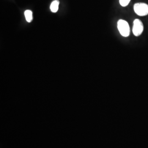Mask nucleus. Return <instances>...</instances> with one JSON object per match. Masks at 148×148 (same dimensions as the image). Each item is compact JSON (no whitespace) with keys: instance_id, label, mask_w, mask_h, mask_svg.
Listing matches in <instances>:
<instances>
[{"instance_id":"obj_6","label":"nucleus","mask_w":148,"mask_h":148,"mask_svg":"<svg viewBox=\"0 0 148 148\" xmlns=\"http://www.w3.org/2000/svg\"><path fill=\"white\" fill-rule=\"evenodd\" d=\"M131 0H120V4L122 7H126L129 3L130 2Z\"/></svg>"},{"instance_id":"obj_3","label":"nucleus","mask_w":148,"mask_h":148,"mask_svg":"<svg viewBox=\"0 0 148 148\" xmlns=\"http://www.w3.org/2000/svg\"><path fill=\"white\" fill-rule=\"evenodd\" d=\"M144 31V25L140 20L136 19L133 21L132 32L135 36H139L143 33Z\"/></svg>"},{"instance_id":"obj_1","label":"nucleus","mask_w":148,"mask_h":148,"mask_svg":"<svg viewBox=\"0 0 148 148\" xmlns=\"http://www.w3.org/2000/svg\"><path fill=\"white\" fill-rule=\"evenodd\" d=\"M117 28L122 36L126 37L130 35V27L127 21L120 19L117 22Z\"/></svg>"},{"instance_id":"obj_5","label":"nucleus","mask_w":148,"mask_h":148,"mask_svg":"<svg viewBox=\"0 0 148 148\" xmlns=\"http://www.w3.org/2000/svg\"><path fill=\"white\" fill-rule=\"evenodd\" d=\"M24 15L27 22L30 23L32 20V12L30 10H26L24 12Z\"/></svg>"},{"instance_id":"obj_4","label":"nucleus","mask_w":148,"mask_h":148,"mask_svg":"<svg viewBox=\"0 0 148 148\" xmlns=\"http://www.w3.org/2000/svg\"><path fill=\"white\" fill-rule=\"evenodd\" d=\"M59 5V1L58 0L53 1L50 6V9L51 11L53 13L57 12L58 10Z\"/></svg>"},{"instance_id":"obj_2","label":"nucleus","mask_w":148,"mask_h":148,"mask_svg":"<svg viewBox=\"0 0 148 148\" xmlns=\"http://www.w3.org/2000/svg\"><path fill=\"white\" fill-rule=\"evenodd\" d=\"M133 9L138 16H143L148 14V5L145 3L139 2L134 5Z\"/></svg>"}]
</instances>
